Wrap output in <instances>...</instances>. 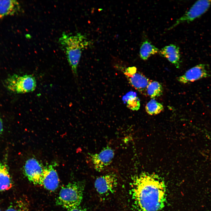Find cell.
<instances>
[{
  "label": "cell",
  "mask_w": 211,
  "mask_h": 211,
  "mask_svg": "<svg viewBox=\"0 0 211 211\" xmlns=\"http://www.w3.org/2000/svg\"><path fill=\"white\" fill-rule=\"evenodd\" d=\"M132 192L139 211H161L164 206L166 190L161 178L155 174L143 173L135 177Z\"/></svg>",
  "instance_id": "cell-1"
},
{
  "label": "cell",
  "mask_w": 211,
  "mask_h": 211,
  "mask_svg": "<svg viewBox=\"0 0 211 211\" xmlns=\"http://www.w3.org/2000/svg\"><path fill=\"white\" fill-rule=\"evenodd\" d=\"M59 43L65 53L74 77L77 76V68L82 51L91 45L86 36L78 33L71 35L63 33L59 38Z\"/></svg>",
  "instance_id": "cell-2"
},
{
  "label": "cell",
  "mask_w": 211,
  "mask_h": 211,
  "mask_svg": "<svg viewBox=\"0 0 211 211\" xmlns=\"http://www.w3.org/2000/svg\"><path fill=\"white\" fill-rule=\"evenodd\" d=\"M84 188V183L82 181L68 183L61 189L56 199V204L67 210L79 206Z\"/></svg>",
  "instance_id": "cell-3"
},
{
  "label": "cell",
  "mask_w": 211,
  "mask_h": 211,
  "mask_svg": "<svg viewBox=\"0 0 211 211\" xmlns=\"http://www.w3.org/2000/svg\"><path fill=\"white\" fill-rule=\"evenodd\" d=\"M4 84L8 90L17 93H24L33 91L36 87L34 76L30 74L19 75L13 74L5 80Z\"/></svg>",
  "instance_id": "cell-4"
},
{
  "label": "cell",
  "mask_w": 211,
  "mask_h": 211,
  "mask_svg": "<svg viewBox=\"0 0 211 211\" xmlns=\"http://www.w3.org/2000/svg\"><path fill=\"white\" fill-rule=\"evenodd\" d=\"M211 4V0H201L197 1L187 12L178 19L168 30H171L182 23L190 22L199 18L207 11Z\"/></svg>",
  "instance_id": "cell-5"
},
{
  "label": "cell",
  "mask_w": 211,
  "mask_h": 211,
  "mask_svg": "<svg viewBox=\"0 0 211 211\" xmlns=\"http://www.w3.org/2000/svg\"><path fill=\"white\" fill-rule=\"evenodd\" d=\"M44 166L37 159L31 158L25 161L23 167V173L30 182L39 185L42 176Z\"/></svg>",
  "instance_id": "cell-6"
},
{
  "label": "cell",
  "mask_w": 211,
  "mask_h": 211,
  "mask_svg": "<svg viewBox=\"0 0 211 211\" xmlns=\"http://www.w3.org/2000/svg\"><path fill=\"white\" fill-rule=\"evenodd\" d=\"M130 84L137 90L143 94L146 93L149 79L142 73L137 71L135 67H129L124 72Z\"/></svg>",
  "instance_id": "cell-7"
},
{
  "label": "cell",
  "mask_w": 211,
  "mask_h": 211,
  "mask_svg": "<svg viewBox=\"0 0 211 211\" xmlns=\"http://www.w3.org/2000/svg\"><path fill=\"white\" fill-rule=\"evenodd\" d=\"M57 164V162H54L44 166V171L39 185L50 191L55 190L59 186V178L55 169Z\"/></svg>",
  "instance_id": "cell-8"
},
{
  "label": "cell",
  "mask_w": 211,
  "mask_h": 211,
  "mask_svg": "<svg viewBox=\"0 0 211 211\" xmlns=\"http://www.w3.org/2000/svg\"><path fill=\"white\" fill-rule=\"evenodd\" d=\"M118 184L116 176L108 173L98 177L94 182L95 187L101 195H107L115 191Z\"/></svg>",
  "instance_id": "cell-9"
},
{
  "label": "cell",
  "mask_w": 211,
  "mask_h": 211,
  "mask_svg": "<svg viewBox=\"0 0 211 211\" xmlns=\"http://www.w3.org/2000/svg\"><path fill=\"white\" fill-rule=\"evenodd\" d=\"M114 154V150L108 146L98 153L91 154L90 159L94 169L98 172L103 170L111 164Z\"/></svg>",
  "instance_id": "cell-10"
},
{
  "label": "cell",
  "mask_w": 211,
  "mask_h": 211,
  "mask_svg": "<svg viewBox=\"0 0 211 211\" xmlns=\"http://www.w3.org/2000/svg\"><path fill=\"white\" fill-rule=\"evenodd\" d=\"M210 76L207 66L204 64H200L188 70L183 75L178 77L177 80L180 82L185 84Z\"/></svg>",
  "instance_id": "cell-11"
},
{
  "label": "cell",
  "mask_w": 211,
  "mask_h": 211,
  "mask_svg": "<svg viewBox=\"0 0 211 211\" xmlns=\"http://www.w3.org/2000/svg\"><path fill=\"white\" fill-rule=\"evenodd\" d=\"M161 56L166 58L177 68L180 67L181 55L178 46L173 44L166 46L159 50L158 52Z\"/></svg>",
  "instance_id": "cell-12"
},
{
  "label": "cell",
  "mask_w": 211,
  "mask_h": 211,
  "mask_svg": "<svg viewBox=\"0 0 211 211\" xmlns=\"http://www.w3.org/2000/svg\"><path fill=\"white\" fill-rule=\"evenodd\" d=\"M13 185L7 162L5 160H0V192L9 190Z\"/></svg>",
  "instance_id": "cell-13"
},
{
  "label": "cell",
  "mask_w": 211,
  "mask_h": 211,
  "mask_svg": "<svg viewBox=\"0 0 211 211\" xmlns=\"http://www.w3.org/2000/svg\"><path fill=\"white\" fill-rule=\"evenodd\" d=\"M21 6L16 0H0V19L19 12Z\"/></svg>",
  "instance_id": "cell-14"
},
{
  "label": "cell",
  "mask_w": 211,
  "mask_h": 211,
  "mask_svg": "<svg viewBox=\"0 0 211 211\" xmlns=\"http://www.w3.org/2000/svg\"><path fill=\"white\" fill-rule=\"evenodd\" d=\"M159 49L147 40L141 44L139 50V56L143 60H147L151 56L159 52Z\"/></svg>",
  "instance_id": "cell-15"
},
{
  "label": "cell",
  "mask_w": 211,
  "mask_h": 211,
  "mask_svg": "<svg viewBox=\"0 0 211 211\" xmlns=\"http://www.w3.org/2000/svg\"><path fill=\"white\" fill-rule=\"evenodd\" d=\"M123 100L126 103L127 108L132 110H137L140 108L139 100L134 92L127 93L123 97Z\"/></svg>",
  "instance_id": "cell-16"
},
{
  "label": "cell",
  "mask_w": 211,
  "mask_h": 211,
  "mask_svg": "<svg viewBox=\"0 0 211 211\" xmlns=\"http://www.w3.org/2000/svg\"><path fill=\"white\" fill-rule=\"evenodd\" d=\"M163 88L158 82L153 81L149 82L147 88L146 93L151 98L154 99L163 94Z\"/></svg>",
  "instance_id": "cell-17"
},
{
  "label": "cell",
  "mask_w": 211,
  "mask_h": 211,
  "mask_svg": "<svg viewBox=\"0 0 211 211\" xmlns=\"http://www.w3.org/2000/svg\"><path fill=\"white\" fill-rule=\"evenodd\" d=\"M29 209L28 201L21 198L12 202L5 211H28Z\"/></svg>",
  "instance_id": "cell-18"
},
{
  "label": "cell",
  "mask_w": 211,
  "mask_h": 211,
  "mask_svg": "<svg viewBox=\"0 0 211 211\" xmlns=\"http://www.w3.org/2000/svg\"><path fill=\"white\" fill-rule=\"evenodd\" d=\"M145 108L147 113L150 115L158 114L164 109L162 104L154 98L151 99L147 103Z\"/></svg>",
  "instance_id": "cell-19"
},
{
  "label": "cell",
  "mask_w": 211,
  "mask_h": 211,
  "mask_svg": "<svg viewBox=\"0 0 211 211\" xmlns=\"http://www.w3.org/2000/svg\"><path fill=\"white\" fill-rule=\"evenodd\" d=\"M67 211H86V210L84 208L79 206L75 208L67 210Z\"/></svg>",
  "instance_id": "cell-20"
},
{
  "label": "cell",
  "mask_w": 211,
  "mask_h": 211,
  "mask_svg": "<svg viewBox=\"0 0 211 211\" xmlns=\"http://www.w3.org/2000/svg\"><path fill=\"white\" fill-rule=\"evenodd\" d=\"M3 123L2 120L0 118V135L1 134L3 130Z\"/></svg>",
  "instance_id": "cell-21"
},
{
  "label": "cell",
  "mask_w": 211,
  "mask_h": 211,
  "mask_svg": "<svg viewBox=\"0 0 211 211\" xmlns=\"http://www.w3.org/2000/svg\"><path fill=\"white\" fill-rule=\"evenodd\" d=\"M0 211H2L0 208Z\"/></svg>",
  "instance_id": "cell-22"
}]
</instances>
